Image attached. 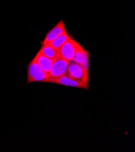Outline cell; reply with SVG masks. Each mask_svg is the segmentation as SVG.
Here are the masks:
<instances>
[{
  "label": "cell",
  "mask_w": 135,
  "mask_h": 152,
  "mask_svg": "<svg viewBox=\"0 0 135 152\" xmlns=\"http://www.w3.org/2000/svg\"><path fill=\"white\" fill-rule=\"evenodd\" d=\"M42 55L51 59H55L58 56V52L49 44H42V47L39 51Z\"/></svg>",
  "instance_id": "cell-10"
},
{
  "label": "cell",
  "mask_w": 135,
  "mask_h": 152,
  "mask_svg": "<svg viewBox=\"0 0 135 152\" xmlns=\"http://www.w3.org/2000/svg\"><path fill=\"white\" fill-rule=\"evenodd\" d=\"M34 59L45 72L48 75L49 74L53 61V59L44 56L39 52H38Z\"/></svg>",
  "instance_id": "cell-8"
},
{
  "label": "cell",
  "mask_w": 135,
  "mask_h": 152,
  "mask_svg": "<svg viewBox=\"0 0 135 152\" xmlns=\"http://www.w3.org/2000/svg\"><path fill=\"white\" fill-rule=\"evenodd\" d=\"M66 75L72 79L82 81L88 84V75L86 73L81 64L73 61L69 62Z\"/></svg>",
  "instance_id": "cell-2"
},
{
  "label": "cell",
  "mask_w": 135,
  "mask_h": 152,
  "mask_svg": "<svg viewBox=\"0 0 135 152\" xmlns=\"http://www.w3.org/2000/svg\"><path fill=\"white\" fill-rule=\"evenodd\" d=\"M70 61L58 56L53 59L52 68L49 74L50 78H57L66 75Z\"/></svg>",
  "instance_id": "cell-3"
},
{
  "label": "cell",
  "mask_w": 135,
  "mask_h": 152,
  "mask_svg": "<svg viewBox=\"0 0 135 152\" xmlns=\"http://www.w3.org/2000/svg\"><path fill=\"white\" fill-rule=\"evenodd\" d=\"M66 32L65 29V26L62 20L60 21L47 34L46 38H44L43 44H48L51 41L54 40L59 35L63 34L64 32Z\"/></svg>",
  "instance_id": "cell-7"
},
{
  "label": "cell",
  "mask_w": 135,
  "mask_h": 152,
  "mask_svg": "<svg viewBox=\"0 0 135 152\" xmlns=\"http://www.w3.org/2000/svg\"><path fill=\"white\" fill-rule=\"evenodd\" d=\"M49 78V75L45 72L33 59L27 66V83L29 84L32 82L46 83Z\"/></svg>",
  "instance_id": "cell-1"
},
{
  "label": "cell",
  "mask_w": 135,
  "mask_h": 152,
  "mask_svg": "<svg viewBox=\"0 0 135 152\" xmlns=\"http://www.w3.org/2000/svg\"><path fill=\"white\" fill-rule=\"evenodd\" d=\"M72 61L81 64L85 71L86 73L88 75L89 69V55L88 52L85 50L81 45L78 44L75 55Z\"/></svg>",
  "instance_id": "cell-6"
},
{
  "label": "cell",
  "mask_w": 135,
  "mask_h": 152,
  "mask_svg": "<svg viewBox=\"0 0 135 152\" xmlns=\"http://www.w3.org/2000/svg\"><path fill=\"white\" fill-rule=\"evenodd\" d=\"M70 38L69 37V35L67 34L66 32H64L61 35L58 37L56 38H55L54 40L51 41L49 44L51 47H52L54 49H55L56 51L58 52L59 49L61 48L62 45L67 42Z\"/></svg>",
  "instance_id": "cell-9"
},
{
  "label": "cell",
  "mask_w": 135,
  "mask_h": 152,
  "mask_svg": "<svg viewBox=\"0 0 135 152\" xmlns=\"http://www.w3.org/2000/svg\"><path fill=\"white\" fill-rule=\"evenodd\" d=\"M46 83H55V84L66 86L77 87V88H84V89H88V84H86L82 81L72 79V78L68 77L66 75L62 76V77L57 78H49L46 80Z\"/></svg>",
  "instance_id": "cell-5"
},
{
  "label": "cell",
  "mask_w": 135,
  "mask_h": 152,
  "mask_svg": "<svg viewBox=\"0 0 135 152\" xmlns=\"http://www.w3.org/2000/svg\"><path fill=\"white\" fill-rule=\"evenodd\" d=\"M78 42L73 39L70 38L58 50V56L70 61L75 55Z\"/></svg>",
  "instance_id": "cell-4"
}]
</instances>
